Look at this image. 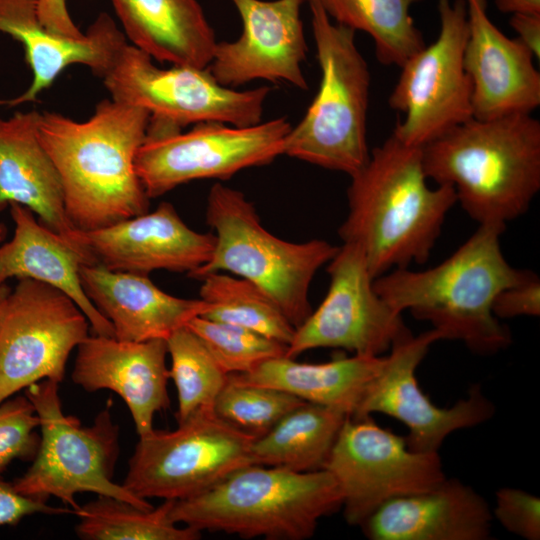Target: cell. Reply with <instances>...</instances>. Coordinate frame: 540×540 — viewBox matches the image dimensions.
<instances>
[{
  "label": "cell",
  "mask_w": 540,
  "mask_h": 540,
  "mask_svg": "<svg viewBox=\"0 0 540 540\" xmlns=\"http://www.w3.org/2000/svg\"><path fill=\"white\" fill-rule=\"evenodd\" d=\"M77 241L94 264L149 276L157 270L189 274L200 268L210 260L216 238L191 229L171 203L161 202L152 212L78 230Z\"/></svg>",
  "instance_id": "18"
},
{
  "label": "cell",
  "mask_w": 540,
  "mask_h": 540,
  "mask_svg": "<svg viewBox=\"0 0 540 540\" xmlns=\"http://www.w3.org/2000/svg\"><path fill=\"white\" fill-rule=\"evenodd\" d=\"M291 127L280 117L250 126L200 122L187 132L147 129L136 153V173L150 199L193 180H226L283 155Z\"/></svg>",
  "instance_id": "11"
},
{
  "label": "cell",
  "mask_w": 540,
  "mask_h": 540,
  "mask_svg": "<svg viewBox=\"0 0 540 540\" xmlns=\"http://www.w3.org/2000/svg\"><path fill=\"white\" fill-rule=\"evenodd\" d=\"M40 421V445L32 465L14 482L15 489L30 498L47 502L55 497L75 512L79 492H93L127 501L143 509L153 506L113 481L119 456V426L111 414L112 400L90 426L64 414L59 383L44 379L25 388Z\"/></svg>",
  "instance_id": "8"
},
{
  "label": "cell",
  "mask_w": 540,
  "mask_h": 540,
  "mask_svg": "<svg viewBox=\"0 0 540 540\" xmlns=\"http://www.w3.org/2000/svg\"><path fill=\"white\" fill-rule=\"evenodd\" d=\"M348 417L341 409L304 402L253 440L251 463L299 472L322 469Z\"/></svg>",
  "instance_id": "28"
},
{
  "label": "cell",
  "mask_w": 540,
  "mask_h": 540,
  "mask_svg": "<svg viewBox=\"0 0 540 540\" xmlns=\"http://www.w3.org/2000/svg\"><path fill=\"white\" fill-rule=\"evenodd\" d=\"M308 4L321 79L304 117L291 127L283 155L352 176L370 157L369 67L356 31L334 23L317 0Z\"/></svg>",
  "instance_id": "6"
},
{
  "label": "cell",
  "mask_w": 540,
  "mask_h": 540,
  "mask_svg": "<svg viewBox=\"0 0 540 540\" xmlns=\"http://www.w3.org/2000/svg\"><path fill=\"white\" fill-rule=\"evenodd\" d=\"M89 326L66 294L19 279L0 305V403L44 379L61 383L69 355Z\"/></svg>",
  "instance_id": "13"
},
{
  "label": "cell",
  "mask_w": 540,
  "mask_h": 540,
  "mask_svg": "<svg viewBox=\"0 0 540 540\" xmlns=\"http://www.w3.org/2000/svg\"><path fill=\"white\" fill-rule=\"evenodd\" d=\"M493 514L485 499L457 479L399 496L361 525L372 540H487Z\"/></svg>",
  "instance_id": "22"
},
{
  "label": "cell",
  "mask_w": 540,
  "mask_h": 540,
  "mask_svg": "<svg viewBox=\"0 0 540 540\" xmlns=\"http://www.w3.org/2000/svg\"><path fill=\"white\" fill-rule=\"evenodd\" d=\"M75 514L69 507H52L19 493L12 483L0 480V526L15 525L32 514Z\"/></svg>",
  "instance_id": "38"
},
{
  "label": "cell",
  "mask_w": 540,
  "mask_h": 540,
  "mask_svg": "<svg viewBox=\"0 0 540 540\" xmlns=\"http://www.w3.org/2000/svg\"><path fill=\"white\" fill-rule=\"evenodd\" d=\"M149 113L112 99L79 122L39 112L38 137L59 174L67 216L81 231L100 229L149 210L135 169Z\"/></svg>",
  "instance_id": "1"
},
{
  "label": "cell",
  "mask_w": 540,
  "mask_h": 540,
  "mask_svg": "<svg viewBox=\"0 0 540 540\" xmlns=\"http://www.w3.org/2000/svg\"><path fill=\"white\" fill-rule=\"evenodd\" d=\"M330 19L354 31L367 33L383 65L401 67L425 45L411 16L422 0H317Z\"/></svg>",
  "instance_id": "29"
},
{
  "label": "cell",
  "mask_w": 540,
  "mask_h": 540,
  "mask_svg": "<svg viewBox=\"0 0 540 540\" xmlns=\"http://www.w3.org/2000/svg\"><path fill=\"white\" fill-rule=\"evenodd\" d=\"M200 299L209 304L201 315L240 326L289 345L295 327L277 304L257 285L238 276L213 272L202 276Z\"/></svg>",
  "instance_id": "31"
},
{
  "label": "cell",
  "mask_w": 540,
  "mask_h": 540,
  "mask_svg": "<svg viewBox=\"0 0 540 540\" xmlns=\"http://www.w3.org/2000/svg\"><path fill=\"white\" fill-rule=\"evenodd\" d=\"M255 438L200 409L173 431L139 436L123 485L136 496L181 500L197 495L252 464Z\"/></svg>",
  "instance_id": "10"
},
{
  "label": "cell",
  "mask_w": 540,
  "mask_h": 540,
  "mask_svg": "<svg viewBox=\"0 0 540 540\" xmlns=\"http://www.w3.org/2000/svg\"><path fill=\"white\" fill-rule=\"evenodd\" d=\"M330 284L319 307L295 329L285 356L316 348H341L354 355L382 356L411 334L402 313L374 289L362 251L343 243L327 263Z\"/></svg>",
  "instance_id": "15"
},
{
  "label": "cell",
  "mask_w": 540,
  "mask_h": 540,
  "mask_svg": "<svg viewBox=\"0 0 540 540\" xmlns=\"http://www.w3.org/2000/svg\"><path fill=\"white\" fill-rule=\"evenodd\" d=\"M342 494L344 518L361 525L390 499L428 490L446 477L437 452H417L370 416L348 417L324 462Z\"/></svg>",
  "instance_id": "14"
},
{
  "label": "cell",
  "mask_w": 540,
  "mask_h": 540,
  "mask_svg": "<svg viewBox=\"0 0 540 540\" xmlns=\"http://www.w3.org/2000/svg\"><path fill=\"white\" fill-rule=\"evenodd\" d=\"M468 37L463 62L472 84L473 118L531 114L540 105L533 54L494 25L486 0H465Z\"/></svg>",
  "instance_id": "19"
},
{
  "label": "cell",
  "mask_w": 540,
  "mask_h": 540,
  "mask_svg": "<svg viewBox=\"0 0 540 540\" xmlns=\"http://www.w3.org/2000/svg\"><path fill=\"white\" fill-rule=\"evenodd\" d=\"M437 38L412 55L388 103L404 114L393 135L406 145L422 148L473 117L472 84L463 56L468 37L465 0H438Z\"/></svg>",
  "instance_id": "12"
},
{
  "label": "cell",
  "mask_w": 540,
  "mask_h": 540,
  "mask_svg": "<svg viewBox=\"0 0 540 540\" xmlns=\"http://www.w3.org/2000/svg\"><path fill=\"white\" fill-rule=\"evenodd\" d=\"M498 319L540 315V279L533 273L526 280L501 290L493 300Z\"/></svg>",
  "instance_id": "37"
},
{
  "label": "cell",
  "mask_w": 540,
  "mask_h": 540,
  "mask_svg": "<svg viewBox=\"0 0 540 540\" xmlns=\"http://www.w3.org/2000/svg\"><path fill=\"white\" fill-rule=\"evenodd\" d=\"M303 1L231 0L240 15L242 33L235 41L216 43L208 66L216 81L235 88L262 79L306 90Z\"/></svg>",
  "instance_id": "17"
},
{
  "label": "cell",
  "mask_w": 540,
  "mask_h": 540,
  "mask_svg": "<svg viewBox=\"0 0 540 540\" xmlns=\"http://www.w3.org/2000/svg\"><path fill=\"white\" fill-rule=\"evenodd\" d=\"M304 402L283 390L236 382L228 376L213 411L225 422L258 438Z\"/></svg>",
  "instance_id": "33"
},
{
  "label": "cell",
  "mask_w": 540,
  "mask_h": 540,
  "mask_svg": "<svg viewBox=\"0 0 540 540\" xmlns=\"http://www.w3.org/2000/svg\"><path fill=\"white\" fill-rule=\"evenodd\" d=\"M10 291L11 288L7 285V283L0 284V305Z\"/></svg>",
  "instance_id": "41"
},
{
  "label": "cell",
  "mask_w": 540,
  "mask_h": 540,
  "mask_svg": "<svg viewBox=\"0 0 540 540\" xmlns=\"http://www.w3.org/2000/svg\"><path fill=\"white\" fill-rule=\"evenodd\" d=\"M9 208L15 230L12 239L0 245V284L16 278L50 285L77 304L93 334L114 337L112 324L93 305L81 284V266L94 264L89 254L41 223L29 208L17 203Z\"/></svg>",
  "instance_id": "25"
},
{
  "label": "cell",
  "mask_w": 540,
  "mask_h": 540,
  "mask_svg": "<svg viewBox=\"0 0 540 540\" xmlns=\"http://www.w3.org/2000/svg\"><path fill=\"white\" fill-rule=\"evenodd\" d=\"M424 172L455 189L479 224L523 215L540 190V122L531 114L471 118L421 148Z\"/></svg>",
  "instance_id": "4"
},
{
  "label": "cell",
  "mask_w": 540,
  "mask_h": 540,
  "mask_svg": "<svg viewBox=\"0 0 540 540\" xmlns=\"http://www.w3.org/2000/svg\"><path fill=\"white\" fill-rule=\"evenodd\" d=\"M206 222L215 231L210 260L187 274L193 279L229 272L261 288L298 328L311 314V282L339 246L312 239L295 243L278 238L260 223L243 192L215 183L208 194Z\"/></svg>",
  "instance_id": "7"
},
{
  "label": "cell",
  "mask_w": 540,
  "mask_h": 540,
  "mask_svg": "<svg viewBox=\"0 0 540 540\" xmlns=\"http://www.w3.org/2000/svg\"><path fill=\"white\" fill-rule=\"evenodd\" d=\"M493 513L499 523L511 533L527 540H539V497L516 488H501L496 493Z\"/></svg>",
  "instance_id": "36"
},
{
  "label": "cell",
  "mask_w": 540,
  "mask_h": 540,
  "mask_svg": "<svg viewBox=\"0 0 540 540\" xmlns=\"http://www.w3.org/2000/svg\"><path fill=\"white\" fill-rule=\"evenodd\" d=\"M510 26L521 42L535 57L540 58V15L512 14Z\"/></svg>",
  "instance_id": "39"
},
{
  "label": "cell",
  "mask_w": 540,
  "mask_h": 540,
  "mask_svg": "<svg viewBox=\"0 0 540 540\" xmlns=\"http://www.w3.org/2000/svg\"><path fill=\"white\" fill-rule=\"evenodd\" d=\"M7 235V226L0 222V245L3 243Z\"/></svg>",
  "instance_id": "42"
},
{
  "label": "cell",
  "mask_w": 540,
  "mask_h": 540,
  "mask_svg": "<svg viewBox=\"0 0 540 540\" xmlns=\"http://www.w3.org/2000/svg\"><path fill=\"white\" fill-rule=\"evenodd\" d=\"M167 342H142L88 335L78 346L72 380L87 392L108 389L126 403L139 436L153 429V418L170 404Z\"/></svg>",
  "instance_id": "20"
},
{
  "label": "cell",
  "mask_w": 540,
  "mask_h": 540,
  "mask_svg": "<svg viewBox=\"0 0 540 540\" xmlns=\"http://www.w3.org/2000/svg\"><path fill=\"white\" fill-rule=\"evenodd\" d=\"M187 327L205 344L227 374L245 373L263 361L284 356L287 345L252 330L218 322L203 316Z\"/></svg>",
  "instance_id": "34"
},
{
  "label": "cell",
  "mask_w": 540,
  "mask_h": 540,
  "mask_svg": "<svg viewBox=\"0 0 540 540\" xmlns=\"http://www.w3.org/2000/svg\"><path fill=\"white\" fill-rule=\"evenodd\" d=\"M0 32L23 45L33 76L21 95L0 100V105L7 106L35 101L72 64L86 65L102 78L127 43L124 33L106 13L99 14L82 36L59 34L40 18L38 0H0Z\"/></svg>",
  "instance_id": "21"
},
{
  "label": "cell",
  "mask_w": 540,
  "mask_h": 540,
  "mask_svg": "<svg viewBox=\"0 0 540 540\" xmlns=\"http://www.w3.org/2000/svg\"><path fill=\"white\" fill-rule=\"evenodd\" d=\"M439 340L441 333L432 328L417 336L411 333L396 342L352 418H364L372 413L393 417L408 428L407 446L425 453H438L452 432L491 418L495 407L479 385L471 387L468 396L451 407L434 405L421 390L416 369L430 346Z\"/></svg>",
  "instance_id": "16"
},
{
  "label": "cell",
  "mask_w": 540,
  "mask_h": 540,
  "mask_svg": "<svg viewBox=\"0 0 540 540\" xmlns=\"http://www.w3.org/2000/svg\"><path fill=\"white\" fill-rule=\"evenodd\" d=\"M506 225L479 224L477 230L447 259L423 271L391 270L376 279L375 291L397 312L409 310L429 322L442 339L464 342L479 354H492L511 344L510 331L492 312L503 289L534 272L511 266L500 236Z\"/></svg>",
  "instance_id": "3"
},
{
  "label": "cell",
  "mask_w": 540,
  "mask_h": 540,
  "mask_svg": "<svg viewBox=\"0 0 540 540\" xmlns=\"http://www.w3.org/2000/svg\"><path fill=\"white\" fill-rule=\"evenodd\" d=\"M39 417L26 396L0 403V473L15 459L33 460L40 445Z\"/></svg>",
  "instance_id": "35"
},
{
  "label": "cell",
  "mask_w": 540,
  "mask_h": 540,
  "mask_svg": "<svg viewBox=\"0 0 540 540\" xmlns=\"http://www.w3.org/2000/svg\"><path fill=\"white\" fill-rule=\"evenodd\" d=\"M175 500L143 509L110 496L98 497L80 507L75 532L84 540H197L201 531L179 527L170 516Z\"/></svg>",
  "instance_id": "30"
},
{
  "label": "cell",
  "mask_w": 540,
  "mask_h": 540,
  "mask_svg": "<svg viewBox=\"0 0 540 540\" xmlns=\"http://www.w3.org/2000/svg\"><path fill=\"white\" fill-rule=\"evenodd\" d=\"M166 342L171 358L170 378L178 395L176 419L179 423L197 410L213 409L229 374L187 326L174 331Z\"/></svg>",
  "instance_id": "32"
},
{
  "label": "cell",
  "mask_w": 540,
  "mask_h": 540,
  "mask_svg": "<svg viewBox=\"0 0 540 540\" xmlns=\"http://www.w3.org/2000/svg\"><path fill=\"white\" fill-rule=\"evenodd\" d=\"M350 178L338 234L362 251L371 276L425 263L457 196L450 185H428L421 148L392 134Z\"/></svg>",
  "instance_id": "2"
},
{
  "label": "cell",
  "mask_w": 540,
  "mask_h": 540,
  "mask_svg": "<svg viewBox=\"0 0 540 540\" xmlns=\"http://www.w3.org/2000/svg\"><path fill=\"white\" fill-rule=\"evenodd\" d=\"M502 13L540 15V0H495Z\"/></svg>",
  "instance_id": "40"
},
{
  "label": "cell",
  "mask_w": 540,
  "mask_h": 540,
  "mask_svg": "<svg viewBox=\"0 0 540 540\" xmlns=\"http://www.w3.org/2000/svg\"><path fill=\"white\" fill-rule=\"evenodd\" d=\"M153 58L124 44L103 77L111 99L146 110L166 128L216 121L233 126L261 122L269 86L238 91L222 86L209 68L157 67Z\"/></svg>",
  "instance_id": "9"
},
{
  "label": "cell",
  "mask_w": 540,
  "mask_h": 540,
  "mask_svg": "<svg viewBox=\"0 0 540 540\" xmlns=\"http://www.w3.org/2000/svg\"><path fill=\"white\" fill-rule=\"evenodd\" d=\"M384 363L385 356L353 354L324 363H301L284 355L229 377L240 383L280 389L305 402L341 409L352 417Z\"/></svg>",
  "instance_id": "27"
},
{
  "label": "cell",
  "mask_w": 540,
  "mask_h": 540,
  "mask_svg": "<svg viewBox=\"0 0 540 540\" xmlns=\"http://www.w3.org/2000/svg\"><path fill=\"white\" fill-rule=\"evenodd\" d=\"M341 506L340 488L325 469L299 472L249 464L197 495L175 500L170 516L201 532L304 540L321 518Z\"/></svg>",
  "instance_id": "5"
},
{
  "label": "cell",
  "mask_w": 540,
  "mask_h": 540,
  "mask_svg": "<svg viewBox=\"0 0 540 540\" xmlns=\"http://www.w3.org/2000/svg\"><path fill=\"white\" fill-rule=\"evenodd\" d=\"M80 280L87 297L112 324L114 337L122 341L167 340L209 308L202 299H184L162 291L147 275L109 270L98 264L82 265Z\"/></svg>",
  "instance_id": "23"
},
{
  "label": "cell",
  "mask_w": 540,
  "mask_h": 540,
  "mask_svg": "<svg viewBox=\"0 0 540 540\" xmlns=\"http://www.w3.org/2000/svg\"><path fill=\"white\" fill-rule=\"evenodd\" d=\"M38 116L31 110L0 117V211L11 203L25 206L49 229L81 247L78 229L65 210L59 174L37 134Z\"/></svg>",
  "instance_id": "24"
},
{
  "label": "cell",
  "mask_w": 540,
  "mask_h": 540,
  "mask_svg": "<svg viewBox=\"0 0 540 540\" xmlns=\"http://www.w3.org/2000/svg\"><path fill=\"white\" fill-rule=\"evenodd\" d=\"M132 45L160 63L207 68L217 43L197 0H111Z\"/></svg>",
  "instance_id": "26"
}]
</instances>
